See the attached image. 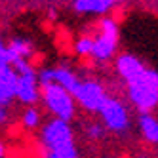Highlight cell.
Masks as SVG:
<instances>
[{"label": "cell", "instance_id": "cell-1", "mask_svg": "<svg viewBox=\"0 0 158 158\" xmlns=\"http://www.w3.org/2000/svg\"><path fill=\"white\" fill-rule=\"evenodd\" d=\"M42 141L48 151V158H78L73 130L65 120H50L42 130Z\"/></svg>", "mask_w": 158, "mask_h": 158}, {"label": "cell", "instance_id": "cell-2", "mask_svg": "<svg viewBox=\"0 0 158 158\" xmlns=\"http://www.w3.org/2000/svg\"><path fill=\"white\" fill-rule=\"evenodd\" d=\"M126 84H128V95L131 99V103L141 112H149L152 107L158 105V73L156 71L149 69L145 65V69Z\"/></svg>", "mask_w": 158, "mask_h": 158}, {"label": "cell", "instance_id": "cell-3", "mask_svg": "<svg viewBox=\"0 0 158 158\" xmlns=\"http://www.w3.org/2000/svg\"><path fill=\"white\" fill-rule=\"evenodd\" d=\"M40 97L50 112H53L55 118L71 122L74 116V97L63 89L55 82H42L40 84Z\"/></svg>", "mask_w": 158, "mask_h": 158}, {"label": "cell", "instance_id": "cell-4", "mask_svg": "<svg viewBox=\"0 0 158 158\" xmlns=\"http://www.w3.org/2000/svg\"><path fill=\"white\" fill-rule=\"evenodd\" d=\"M99 35L94 38V48H92V57H95L97 61H105L109 57H112V53L116 50L118 44V29L116 23L112 19L105 17L99 23Z\"/></svg>", "mask_w": 158, "mask_h": 158}, {"label": "cell", "instance_id": "cell-5", "mask_svg": "<svg viewBox=\"0 0 158 158\" xmlns=\"http://www.w3.org/2000/svg\"><path fill=\"white\" fill-rule=\"evenodd\" d=\"M99 114H101V118H103V122H105V126L109 128V130H112V131H124L128 128V110H126V107H124L118 99H114V97H109L107 95V99L103 101V105L99 107Z\"/></svg>", "mask_w": 158, "mask_h": 158}, {"label": "cell", "instance_id": "cell-6", "mask_svg": "<svg viewBox=\"0 0 158 158\" xmlns=\"http://www.w3.org/2000/svg\"><path fill=\"white\" fill-rule=\"evenodd\" d=\"M74 101H78L86 110H92V112H97L99 107L103 105V101L107 99V94L101 84L94 82V80H80L76 92L73 94Z\"/></svg>", "mask_w": 158, "mask_h": 158}, {"label": "cell", "instance_id": "cell-7", "mask_svg": "<svg viewBox=\"0 0 158 158\" xmlns=\"http://www.w3.org/2000/svg\"><path fill=\"white\" fill-rule=\"evenodd\" d=\"M116 69H118L120 76L128 82L135 74H139L145 69V63L141 59H137L135 55H131V53H122L118 57V61H116Z\"/></svg>", "mask_w": 158, "mask_h": 158}, {"label": "cell", "instance_id": "cell-8", "mask_svg": "<svg viewBox=\"0 0 158 158\" xmlns=\"http://www.w3.org/2000/svg\"><path fill=\"white\" fill-rule=\"evenodd\" d=\"M139 130L143 133V137L149 143H152V145L158 143V120L152 114L141 112L139 114Z\"/></svg>", "mask_w": 158, "mask_h": 158}, {"label": "cell", "instance_id": "cell-9", "mask_svg": "<svg viewBox=\"0 0 158 158\" xmlns=\"http://www.w3.org/2000/svg\"><path fill=\"white\" fill-rule=\"evenodd\" d=\"M74 10L80 14H105L110 10L107 0H76Z\"/></svg>", "mask_w": 158, "mask_h": 158}, {"label": "cell", "instance_id": "cell-10", "mask_svg": "<svg viewBox=\"0 0 158 158\" xmlns=\"http://www.w3.org/2000/svg\"><path fill=\"white\" fill-rule=\"evenodd\" d=\"M23 126L29 128V130H35L38 126V122H40V114H38V110L35 107H29L25 112H23Z\"/></svg>", "mask_w": 158, "mask_h": 158}, {"label": "cell", "instance_id": "cell-11", "mask_svg": "<svg viewBox=\"0 0 158 158\" xmlns=\"http://www.w3.org/2000/svg\"><path fill=\"white\" fill-rule=\"evenodd\" d=\"M76 52L80 55H92V48H94V36H82L78 38V42L74 44Z\"/></svg>", "mask_w": 158, "mask_h": 158}, {"label": "cell", "instance_id": "cell-12", "mask_svg": "<svg viewBox=\"0 0 158 158\" xmlns=\"http://www.w3.org/2000/svg\"><path fill=\"white\" fill-rule=\"evenodd\" d=\"M89 133H92V137H101L103 130H101L99 126H89Z\"/></svg>", "mask_w": 158, "mask_h": 158}, {"label": "cell", "instance_id": "cell-13", "mask_svg": "<svg viewBox=\"0 0 158 158\" xmlns=\"http://www.w3.org/2000/svg\"><path fill=\"white\" fill-rule=\"evenodd\" d=\"M4 154H6V147H4L2 141H0V158H4Z\"/></svg>", "mask_w": 158, "mask_h": 158}, {"label": "cell", "instance_id": "cell-14", "mask_svg": "<svg viewBox=\"0 0 158 158\" xmlns=\"http://www.w3.org/2000/svg\"><path fill=\"white\" fill-rule=\"evenodd\" d=\"M107 2H109V4L112 6V4H116V2H124V0H107Z\"/></svg>", "mask_w": 158, "mask_h": 158}]
</instances>
